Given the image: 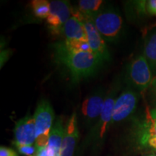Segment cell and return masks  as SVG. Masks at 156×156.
Returning a JSON list of instances; mask_svg holds the SVG:
<instances>
[{
  "instance_id": "cell-12",
  "label": "cell",
  "mask_w": 156,
  "mask_h": 156,
  "mask_svg": "<svg viewBox=\"0 0 156 156\" xmlns=\"http://www.w3.org/2000/svg\"><path fill=\"white\" fill-rule=\"evenodd\" d=\"M65 125L63 119L58 117L54 123L47 145L48 156H61V148Z\"/></svg>"
},
{
  "instance_id": "cell-14",
  "label": "cell",
  "mask_w": 156,
  "mask_h": 156,
  "mask_svg": "<svg viewBox=\"0 0 156 156\" xmlns=\"http://www.w3.org/2000/svg\"><path fill=\"white\" fill-rule=\"evenodd\" d=\"M143 54L151 68L153 75L156 76V29L145 35Z\"/></svg>"
},
{
  "instance_id": "cell-19",
  "label": "cell",
  "mask_w": 156,
  "mask_h": 156,
  "mask_svg": "<svg viewBox=\"0 0 156 156\" xmlns=\"http://www.w3.org/2000/svg\"><path fill=\"white\" fill-rule=\"evenodd\" d=\"M148 90H149L150 100H151V103L153 106L152 108H156V76L153 78Z\"/></svg>"
},
{
  "instance_id": "cell-5",
  "label": "cell",
  "mask_w": 156,
  "mask_h": 156,
  "mask_svg": "<svg viewBox=\"0 0 156 156\" xmlns=\"http://www.w3.org/2000/svg\"><path fill=\"white\" fill-rule=\"evenodd\" d=\"M34 117L36 124L35 145L38 147H46L54 119V112L51 103L46 100L41 101L37 105Z\"/></svg>"
},
{
  "instance_id": "cell-11",
  "label": "cell",
  "mask_w": 156,
  "mask_h": 156,
  "mask_svg": "<svg viewBox=\"0 0 156 156\" xmlns=\"http://www.w3.org/2000/svg\"><path fill=\"white\" fill-rule=\"evenodd\" d=\"M79 136L77 125V116L74 112L65 125L63 140L61 148V156H73L76 144Z\"/></svg>"
},
{
  "instance_id": "cell-25",
  "label": "cell",
  "mask_w": 156,
  "mask_h": 156,
  "mask_svg": "<svg viewBox=\"0 0 156 156\" xmlns=\"http://www.w3.org/2000/svg\"><path fill=\"white\" fill-rule=\"evenodd\" d=\"M156 28V21L155 23H153V24H151V25H150L149 26H147V27H145V29H144L143 30V35L144 36H145L146 34H147L148 32H149V31H151V30H153V29H155Z\"/></svg>"
},
{
  "instance_id": "cell-6",
  "label": "cell",
  "mask_w": 156,
  "mask_h": 156,
  "mask_svg": "<svg viewBox=\"0 0 156 156\" xmlns=\"http://www.w3.org/2000/svg\"><path fill=\"white\" fill-rule=\"evenodd\" d=\"M140 94L132 87L126 85L115 102L111 126L124 122L134 114L139 103Z\"/></svg>"
},
{
  "instance_id": "cell-15",
  "label": "cell",
  "mask_w": 156,
  "mask_h": 156,
  "mask_svg": "<svg viewBox=\"0 0 156 156\" xmlns=\"http://www.w3.org/2000/svg\"><path fill=\"white\" fill-rule=\"evenodd\" d=\"M105 2L102 0H80L77 8L83 14L93 17L104 8Z\"/></svg>"
},
{
  "instance_id": "cell-23",
  "label": "cell",
  "mask_w": 156,
  "mask_h": 156,
  "mask_svg": "<svg viewBox=\"0 0 156 156\" xmlns=\"http://www.w3.org/2000/svg\"><path fill=\"white\" fill-rule=\"evenodd\" d=\"M37 156H48V151H47V146L46 147H38V154Z\"/></svg>"
},
{
  "instance_id": "cell-20",
  "label": "cell",
  "mask_w": 156,
  "mask_h": 156,
  "mask_svg": "<svg viewBox=\"0 0 156 156\" xmlns=\"http://www.w3.org/2000/svg\"><path fill=\"white\" fill-rule=\"evenodd\" d=\"M147 14L149 16H156V0H148L146 3Z\"/></svg>"
},
{
  "instance_id": "cell-10",
  "label": "cell",
  "mask_w": 156,
  "mask_h": 156,
  "mask_svg": "<svg viewBox=\"0 0 156 156\" xmlns=\"http://www.w3.org/2000/svg\"><path fill=\"white\" fill-rule=\"evenodd\" d=\"M36 142V124L34 116L26 115L15 123L14 145L16 147L34 145Z\"/></svg>"
},
{
  "instance_id": "cell-3",
  "label": "cell",
  "mask_w": 156,
  "mask_h": 156,
  "mask_svg": "<svg viewBox=\"0 0 156 156\" xmlns=\"http://www.w3.org/2000/svg\"><path fill=\"white\" fill-rule=\"evenodd\" d=\"M153 76L151 68L143 54L136 56L126 66V85L132 87L140 94L149 88Z\"/></svg>"
},
{
  "instance_id": "cell-16",
  "label": "cell",
  "mask_w": 156,
  "mask_h": 156,
  "mask_svg": "<svg viewBox=\"0 0 156 156\" xmlns=\"http://www.w3.org/2000/svg\"><path fill=\"white\" fill-rule=\"evenodd\" d=\"M30 5L35 16L40 19H47L50 12V2L47 0H34Z\"/></svg>"
},
{
  "instance_id": "cell-22",
  "label": "cell",
  "mask_w": 156,
  "mask_h": 156,
  "mask_svg": "<svg viewBox=\"0 0 156 156\" xmlns=\"http://www.w3.org/2000/svg\"><path fill=\"white\" fill-rule=\"evenodd\" d=\"M12 54V51L10 49H5L1 51V68L3 67L4 64H5V62L9 59V56Z\"/></svg>"
},
{
  "instance_id": "cell-2",
  "label": "cell",
  "mask_w": 156,
  "mask_h": 156,
  "mask_svg": "<svg viewBox=\"0 0 156 156\" xmlns=\"http://www.w3.org/2000/svg\"><path fill=\"white\" fill-rule=\"evenodd\" d=\"M91 19L106 42L116 43L122 38L124 23L122 15L116 10L104 7Z\"/></svg>"
},
{
  "instance_id": "cell-9",
  "label": "cell",
  "mask_w": 156,
  "mask_h": 156,
  "mask_svg": "<svg viewBox=\"0 0 156 156\" xmlns=\"http://www.w3.org/2000/svg\"><path fill=\"white\" fill-rule=\"evenodd\" d=\"M107 92L103 89L97 90L85 98L82 103L80 114L87 126L96 124L102 112Z\"/></svg>"
},
{
  "instance_id": "cell-13",
  "label": "cell",
  "mask_w": 156,
  "mask_h": 156,
  "mask_svg": "<svg viewBox=\"0 0 156 156\" xmlns=\"http://www.w3.org/2000/svg\"><path fill=\"white\" fill-rule=\"evenodd\" d=\"M64 40H77L87 41V36L85 28L80 20L72 15L71 17L64 25L63 28V35Z\"/></svg>"
},
{
  "instance_id": "cell-4",
  "label": "cell",
  "mask_w": 156,
  "mask_h": 156,
  "mask_svg": "<svg viewBox=\"0 0 156 156\" xmlns=\"http://www.w3.org/2000/svg\"><path fill=\"white\" fill-rule=\"evenodd\" d=\"M72 15L77 17L83 23L86 33L87 42L93 53L98 57L103 64L110 61L111 55L106 41L98 32L91 17L83 14L77 7H72Z\"/></svg>"
},
{
  "instance_id": "cell-17",
  "label": "cell",
  "mask_w": 156,
  "mask_h": 156,
  "mask_svg": "<svg viewBox=\"0 0 156 156\" xmlns=\"http://www.w3.org/2000/svg\"><path fill=\"white\" fill-rule=\"evenodd\" d=\"M63 41L68 48L75 51L92 52L90 46L87 41L73 39V40H63Z\"/></svg>"
},
{
  "instance_id": "cell-1",
  "label": "cell",
  "mask_w": 156,
  "mask_h": 156,
  "mask_svg": "<svg viewBox=\"0 0 156 156\" xmlns=\"http://www.w3.org/2000/svg\"><path fill=\"white\" fill-rule=\"evenodd\" d=\"M54 61L67 69L73 84L94 75L103 63L93 52L75 51L68 48L63 41L53 45Z\"/></svg>"
},
{
  "instance_id": "cell-8",
  "label": "cell",
  "mask_w": 156,
  "mask_h": 156,
  "mask_svg": "<svg viewBox=\"0 0 156 156\" xmlns=\"http://www.w3.org/2000/svg\"><path fill=\"white\" fill-rule=\"evenodd\" d=\"M121 89V83L119 79H116L112 83V86L108 91L103 110L99 119L98 121L95 126V133L97 134L100 140H102L106 134L107 130L111 126V122L112 119V113L116 100L118 97V93Z\"/></svg>"
},
{
  "instance_id": "cell-7",
  "label": "cell",
  "mask_w": 156,
  "mask_h": 156,
  "mask_svg": "<svg viewBox=\"0 0 156 156\" xmlns=\"http://www.w3.org/2000/svg\"><path fill=\"white\" fill-rule=\"evenodd\" d=\"M72 7L69 1L50 2V12L46 19V24L50 34L54 38L62 37L64 25L72 16Z\"/></svg>"
},
{
  "instance_id": "cell-24",
  "label": "cell",
  "mask_w": 156,
  "mask_h": 156,
  "mask_svg": "<svg viewBox=\"0 0 156 156\" xmlns=\"http://www.w3.org/2000/svg\"><path fill=\"white\" fill-rule=\"evenodd\" d=\"M148 112H149L150 116H151V119L156 124V108H150V107H148Z\"/></svg>"
},
{
  "instance_id": "cell-18",
  "label": "cell",
  "mask_w": 156,
  "mask_h": 156,
  "mask_svg": "<svg viewBox=\"0 0 156 156\" xmlns=\"http://www.w3.org/2000/svg\"><path fill=\"white\" fill-rule=\"evenodd\" d=\"M18 152L25 156H37L38 147L35 145H23L17 147Z\"/></svg>"
},
{
  "instance_id": "cell-21",
  "label": "cell",
  "mask_w": 156,
  "mask_h": 156,
  "mask_svg": "<svg viewBox=\"0 0 156 156\" xmlns=\"http://www.w3.org/2000/svg\"><path fill=\"white\" fill-rule=\"evenodd\" d=\"M0 156H18V154L11 148L1 146V147H0Z\"/></svg>"
},
{
  "instance_id": "cell-26",
  "label": "cell",
  "mask_w": 156,
  "mask_h": 156,
  "mask_svg": "<svg viewBox=\"0 0 156 156\" xmlns=\"http://www.w3.org/2000/svg\"><path fill=\"white\" fill-rule=\"evenodd\" d=\"M149 156H154V155H149Z\"/></svg>"
}]
</instances>
